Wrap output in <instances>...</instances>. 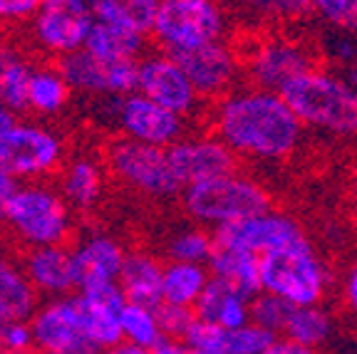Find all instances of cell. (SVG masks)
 <instances>
[{
  "instance_id": "1",
  "label": "cell",
  "mask_w": 357,
  "mask_h": 354,
  "mask_svg": "<svg viewBox=\"0 0 357 354\" xmlns=\"http://www.w3.org/2000/svg\"><path fill=\"white\" fill-rule=\"evenodd\" d=\"M208 129L238 161L283 164L301 151L305 127L283 94L245 84L231 89L208 109Z\"/></svg>"
},
{
  "instance_id": "2",
  "label": "cell",
  "mask_w": 357,
  "mask_h": 354,
  "mask_svg": "<svg viewBox=\"0 0 357 354\" xmlns=\"http://www.w3.org/2000/svg\"><path fill=\"white\" fill-rule=\"evenodd\" d=\"M305 129L337 139L357 137V89L328 67H312L280 92Z\"/></svg>"
},
{
  "instance_id": "3",
  "label": "cell",
  "mask_w": 357,
  "mask_h": 354,
  "mask_svg": "<svg viewBox=\"0 0 357 354\" xmlns=\"http://www.w3.org/2000/svg\"><path fill=\"white\" fill-rule=\"evenodd\" d=\"M75 228V210L60 194L57 183H17L6 216V231L17 248L33 250L45 245H70Z\"/></svg>"
},
{
  "instance_id": "4",
  "label": "cell",
  "mask_w": 357,
  "mask_h": 354,
  "mask_svg": "<svg viewBox=\"0 0 357 354\" xmlns=\"http://www.w3.org/2000/svg\"><path fill=\"white\" fill-rule=\"evenodd\" d=\"M263 293L278 295L293 307L323 305L335 285L328 258L310 238H301L261 255Z\"/></svg>"
},
{
  "instance_id": "5",
  "label": "cell",
  "mask_w": 357,
  "mask_h": 354,
  "mask_svg": "<svg viewBox=\"0 0 357 354\" xmlns=\"http://www.w3.org/2000/svg\"><path fill=\"white\" fill-rule=\"evenodd\" d=\"M178 201L186 218L208 231L273 208V196L263 186V181L251 174H243L241 169L229 176L186 186Z\"/></svg>"
},
{
  "instance_id": "6",
  "label": "cell",
  "mask_w": 357,
  "mask_h": 354,
  "mask_svg": "<svg viewBox=\"0 0 357 354\" xmlns=\"http://www.w3.org/2000/svg\"><path fill=\"white\" fill-rule=\"evenodd\" d=\"M102 159L107 164L109 178L142 199L164 203L181 199L184 194V186L174 174L169 149L117 137L105 146Z\"/></svg>"
},
{
  "instance_id": "7",
  "label": "cell",
  "mask_w": 357,
  "mask_h": 354,
  "mask_svg": "<svg viewBox=\"0 0 357 354\" xmlns=\"http://www.w3.org/2000/svg\"><path fill=\"white\" fill-rule=\"evenodd\" d=\"M231 17L221 0H162L149 35L167 55L229 40Z\"/></svg>"
},
{
  "instance_id": "8",
  "label": "cell",
  "mask_w": 357,
  "mask_h": 354,
  "mask_svg": "<svg viewBox=\"0 0 357 354\" xmlns=\"http://www.w3.org/2000/svg\"><path fill=\"white\" fill-rule=\"evenodd\" d=\"M67 159L65 134L43 119H17L0 141V167L17 183L50 181Z\"/></svg>"
},
{
  "instance_id": "9",
  "label": "cell",
  "mask_w": 357,
  "mask_h": 354,
  "mask_svg": "<svg viewBox=\"0 0 357 354\" xmlns=\"http://www.w3.org/2000/svg\"><path fill=\"white\" fill-rule=\"evenodd\" d=\"M241 60L251 87L278 94L296 77L318 67V55L305 40L283 33L253 38L245 52H241Z\"/></svg>"
},
{
  "instance_id": "10",
  "label": "cell",
  "mask_w": 357,
  "mask_h": 354,
  "mask_svg": "<svg viewBox=\"0 0 357 354\" xmlns=\"http://www.w3.org/2000/svg\"><path fill=\"white\" fill-rule=\"evenodd\" d=\"M95 25L89 0H45L28 22V38L33 47L57 62L73 52L84 50Z\"/></svg>"
},
{
  "instance_id": "11",
  "label": "cell",
  "mask_w": 357,
  "mask_h": 354,
  "mask_svg": "<svg viewBox=\"0 0 357 354\" xmlns=\"http://www.w3.org/2000/svg\"><path fill=\"white\" fill-rule=\"evenodd\" d=\"M102 102H105L107 111H109L107 116L117 127L119 137L134 139L142 144L162 146V149H172L181 139L189 137V119L156 105L142 92Z\"/></svg>"
},
{
  "instance_id": "12",
  "label": "cell",
  "mask_w": 357,
  "mask_h": 354,
  "mask_svg": "<svg viewBox=\"0 0 357 354\" xmlns=\"http://www.w3.org/2000/svg\"><path fill=\"white\" fill-rule=\"evenodd\" d=\"M57 65L70 87L87 97L114 100L134 94L139 87V60H102L92 52L79 50L62 57Z\"/></svg>"
},
{
  "instance_id": "13",
  "label": "cell",
  "mask_w": 357,
  "mask_h": 354,
  "mask_svg": "<svg viewBox=\"0 0 357 354\" xmlns=\"http://www.w3.org/2000/svg\"><path fill=\"white\" fill-rule=\"evenodd\" d=\"M305 228L296 216L275 208L213 231V238H216L218 245L243 250V253L258 255V258L271 253V250L283 248L288 243H296V240L305 238Z\"/></svg>"
},
{
  "instance_id": "14",
  "label": "cell",
  "mask_w": 357,
  "mask_h": 354,
  "mask_svg": "<svg viewBox=\"0 0 357 354\" xmlns=\"http://www.w3.org/2000/svg\"><path fill=\"white\" fill-rule=\"evenodd\" d=\"M137 92H142L156 105L167 107L184 119H194V114H201L204 100L191 84L189 75L172 55L162 50L149 52L139 60V87H137Z\"/></svg>"
},
{
  "instance_id": "15",
  "label": "cell",
  "mask_w": 357,
  "mask_h": 354,
  "mask_svg": "<svg viewBox=\"0 0 357 354\" xmlns=\"http://www.w3.org/2000/svg\"><path fill=\"white\" fill-rule=\"evenodd\" d=\"M172 57L184 67V72L189 75L191 84L204 102H218L221 97H226L231 89H236V82L243 72L241 52L229 40L204 45Z\"/></svg>"
},
{
  "instance_id": "16",
  "label": "cell",
  "mask_w": 357,
  "mask_h": 354,
  "mask_svg": "<svg viewBox=\"0 0 357 354\" xmlns=\"http://www.w3.org/2000/svg\"><path fill=\"white\" fill-rule=\"evenodd\" d=\"M79 315V330H82L84 347L102 354L107 349L122 344V310L127 305L119 285L107 288L79 290L75 293Z\"/></svg>"
},
{
  "instance_id": "17",
  "label": "cell",
  "mask_w": 357,
  "mask_h": 354,
  "mask_svg": "<svg viewBox=\"0 0 357 354\" xmlns=\"http://www.w3.org/2000/svg\"><path fill=\"white\" fill-rule=\"evenodd\" d=\"M169 159L184 188L238 171V156L213 134H189L169 149Z\"/></svg>"
},
{
  "instance_id": "18",
  "label": "cell",
  "mask_w": 357,
  "mask_h": 354,
  "mask_svg": "<svg viewBox=\"0 0 357 354\" xmlns=\"http://www.w3.org/2000/svg\"><path fill=\"white\" fill-rule=\"evenodd\" d=\"M129 250L112 233L92 228L82 233L73 243L75 270H77V293L79 290L107 288L119 285Z\"/></svg>"
},
{
  "instance_id": "19",
  "label": "cell",
  "mask_w": 357,
  "mask_h": 354,
  "mask_svg": "<svg viewBox=\"0 0 357 354\" xmlns=\"http://www.w3.org/2000/svg\"><path fill=\"white\" fill-rule=\"evenodd\" d=\"M35 349L45 352H73V349H87L79 330V315L75 295L67 298L43 300L35 315L30 317Z\"/></svg>"
},
{
  "instance_id": "20",
  "label": "cell",
  "mask_w": 357,
  "mask_h": 354,
  "mask_svg": "<svg viewBox=\"0 0 357 354\" xmlns=\"http://www.w3.org/2000/svg\"><path fill=\"white\" fill-rule=\"evenodd\" d=\"M22 268H25L40 298L52 300L77 293V270H75L73 243L22 250Z\"/></svg>"
},
{
  "instance_id": "21",
  "label": "cell",
  "mask_w": 357,
  "mask_h": 354,
  "mask_svg": "<svg viewBox=\"0 0 357 354\" xmlns=\"http://www.w3.org/2000/svg\"><path fill=\"white\" fill-rule=\"evenodd\" d=\"M109 171L102 156L73 154L57 174V188L75 213H95L107 196Z\"/></svg>"
},
{
  "instance_id": "22",
  "label": "cell",
  "mask_w": 357,
  "mask_h": 354,
  "mask_svg": "<svg viewBox=\"0 0 357 354\" xmlns=\"http://www.w3.org/2000/svg\"><path fill=\"white\" fill-rule=\"evenodd\" d=\"M40 307V295L22 268V253L0 243V317L28 322Z\"/></svg>"
},
{
  "instance_id": "23",
  "label": "cell",
  "mask_w": 357,
  "mask_h": 354,
  "mask_svg": "<svg viewBox=\"0 0 357 354\" xmlns=\"http://www.w3.org/2000/svg\"><path fill=\"white\" fill-rule=\"evenodd\" d=\"M164 266L159 255L146 248H132L124 261V270L119 277L127 302L146 305V307H159L162 305V280Z\"/></svg>"
},
{
  "instance_id": "24",
  "label": "cell",
  "mask_w": 357,
  "mask_h": 354,
  "mask_svg": "<svg viewBox=\"0 0 357 354\" xmlns=\"http://www.w3.org/2000/svg\"><path fill=\"white\" fill-rule=\"evenodd\" d=\"M194 312L199 320L213 322V325L223 327L226 332H231V330H238L251 322V300L226 282L211 277L208 288L196 302Z\"/></svg>"
},
{
  "instance_id": "25",
  "label": "cell",
  "mask_w": 357,
  "mask_h": 354,
  "mask_svg": "<svg viewBox=\"0 0 357 354\" xmlns=\"http://www.w3.org/2000/svg\"><path fill=\"white\" fill-rule=\"evenodd\" d=\"M206 268H208V272H211V277L231 285V288L238 290V293L245 295L248 300L258 298V295L263 293L261 258H258V255L226 248V245L216 243L211 261L206 263Z\"/></svg>"
},
{
  "instance_id": "26",
  "label": "cell",
  "mask_w": 357,
  "mask_h": 354,
  "mask_svg": "<svg viewBox=\"0 0 357 354\" xmlns=\"http://www.w3.org/2000/svg\"><path fill=\"white\" fill-rule=\"evenodd\" d=\"M75 89L70 87L62 75L60 65L55 62H38L28 89V111L38 114L40 119H52L62 114L73 100Z\"/></svg>"
},
{
  "instance_id": "27",
  "label": "cell",
  "mask_w": 357,
  "mask_h": 354,
  "mask_svg": "<svg viewBox=\"0 0 357 354\" xmlns=\"http://www.w3.org/2000/svg\"><path fill=\"white\" fill-rule=\"evenodd\" d=\"M335 334H337V317L323 302V305H307V307H293L283 337L323 352L335 339Z\"/></svg>"
},
{
  "instance_id": "28",
  "label": "cell",
  "mask_w": 357,
  "mask_h": 354,
  "mask_svg": "<svg viewBox=\"0 0 357 354\" xmlns=\"http://www.w3.org/2000/svg\"><path fill=\"white\" fill-rule=\"evenodd\" d=\"M146 35L139 28H119L95 22L84 50L102 60H142L146 50Z\"/></svg>"
},
{
  "instance_id": "29",
  "label": "cell",
  "mask_w": 357,
  "mask_h": 354,
  "mask_svg": "<svg viewBox=\"0 0 357 354\" xmlns=\"http://www.w3.org/2000/svg\"><path fill=\"white\" fill-rule=\"evenodd\" d=\"M211 282V272L206 266L196 263H174L164 266L162 280V302L176 305V307H191L194 310L199 298Z\"/></svg>"
},
{
  "instance_id": "30",
  "label": "cell",
  "mask_w": 357,
  "mask_h": 354,
  "mask_svg": "<svg viewBox=\"0 0 357 354\" xmlns=\"http://www.w3.org/2000/svg\"><path fill=\"white\" fill-rule=\"evenodd\" d=\"M35 65L38 62H33L25 52L15 47H8V55L0 62V100L15 114L28 111V89Z\"/></svg>"
},
{
  "instance_id": "31",
  "label": "cell",
  "mask_w": 357,
  "mask_h": 354,
  "mask_svg": "<svg viewBox=\"0 0 357 354\" xmlns=\"http://www.w3.org/2000/svg\"><path fill=\"white\" fill-rule=\"evenodd\" d=\"M213 248H216V238L213 231L204 226H184L169 233L167 243H164V253L169 261L174 263H196V266H206L211 261Z\"/></svg>"
},
{
  "instance_id": "32",
  "label": "cell",
  "mask_w": 357,
  "mask_h": 354,
  "mask_svg": "<svg viewBox=\"0 0 357 354\" xmlns=\"http://www.w3.org/2000/svg\"><path fill=\"white\" fill-rule=\"evenodd\" d=\"M122 339L134 347L149 349L154 352L159 344L164 342L162 325H159V315L156 307H146V305L127 302L122 310Z\"/></svg>"
},
{
  "instance_id": "33",
  "label": "cell",
  "mask_w": 357,
  "mask_h": 354,
  "mask_svg": "<svg viewBox=\"0 0 357 354\" xmlns=\"http://www.w3.org/2000/svg\"><path fill=\"white\" fill-rule=\"evenodd\" d=\"M290 312H293V305L285 302L278 295L261 293L258 298L251 300V322H256V325H261L263 330H268V332L273 334L285 332Z\"/></svg>"
},
{
  "instance_id": "34",
  "label": "cell",
  "mask_w": 357,
  "mask_h": 354,
  "mask_svg": "<svg viewBox=\"0 0 357 354\" xmlns=\"http://www.w3.org/2000/svg\"><path fill=\"white\" fill-rule=\"evenodd\" d=\"M275 337H280V334L268 332V330H263L256 322H248V325L238 327V330H231L226 334L223 354H263L275 342Z\"/></svg>"
},
{
  "instance_id": "35",
  "label": "cell",
  "mask_w": 357,
  "mask_h": 354,
  "mask_svg": "<svg viewBox=\"0 0 357 354\" xmlns=\"http://www.w3.org/2000/svg\"><path fill=\"white\" fill-rule=\"evenodd\" d=\"M315 15L330 30H340L357 38V0H312Z\"/></svg>"
},
{
  "instance_id": "36",
  "label": "cell",
  "mask_w": 357,
  "mask_h": 354,
  "mask_svg": "<svg viewBox=\"0 0 357 354\" xmlns=\"http://www.w3.org/2000/svg\"><path fill=\"white\" fill-rule=\"evenodd\" d=\"M156 315H159V325H162V332L167 339H181L186 337V332L191 330V325L196 322V312L191 307H176V305L162 302L156 307Z\"/></svg>"
},
{
  "instance_id": "37",
  "label": "cell",
  "mask_w": 357,
  "mask_h": 354,
  "mask_svg": "<svg viewBox=\"0 0 357 354\" xmlns=\"http://www.w3.org/2000/svg\"><path fill=\"white\" fill-rule=\"evenodd\" d=\"M226 330L213 322H206V320H199L191 325V330L186 332V337L181 342H186L189 347L199 349V352H223L226 347Z\"/></svg>"
},
{
  "instance_id": "38",
  "label": "cell",
  "mask_w": 357,
  "mask_h": 354,
  "mask_svg": "<svg viewBox=\"0 0 357 354\" xmlns=\"http://www.w3.org/2000/svg\"><path fill=\"white\" fill-rule=\"evenodd\" d=\"M323 55L328 57L330 65L347 70V67H352L357 60V38L350 33L333 30L323 43Z\"/></svg>"
},
{
  "instance_id": "39",
  "label": "cell",
  "mask_w": 357,
  "mask_h": 354,
  "mask_svg": "<svg viewBox=\"0 0 357 354\" xmlns=\"http://www.w3.org/2000/svg\"><path fill=\"white\" fill-rule=\"evenodd\" d=\"M45 0H0V28L28 25Z\"/></svg>"
},
{
  "instance_id": "40",
  "label": "cell",
  "mask_w": 357,
  "mask_h": 354,
  "mask_svg": "<svg viewBox=\"0 0 357 354\" xmlns=\"http://www.w3.org/2000/svg\"><path fill=\"white\" fill-rule=\"evenodd\" d=\"M337 298H340V307L347 312V317L357 320V255L342 268L340 277H337Z\"/></svg>"
},
{
  "instance_id": "41",
  "label": "cell",
  "mask_w": 357,
  "mask_h": 354,
  "mask_svg": "<svg viewBox=\"0 0 357 354\" xmlns=\"http://www.w3.org/2000/svg\"><path fill=\"white\" fill-rule=\"evenodd\" d=\"M229 3L238 10V15L253 22L275 20V0H229Z\"/></svg>"
},
{
  "instance_id": "42",
  "label": "cell",
  "mask_w": 357,
  "mask_h": 354,
  "mask_svg": "<svg viewBox=\"0 0 357 354\" xmlns=\"http://www.w3.org/2000/svg\"><path fill=\"white\" fill-rule=\"evenodd\" d=\"M315 15L312 0H275V20L303 22Z\"/></svg>"
},
{
  "instance_id": "43",
  "label": "cell",
  "mask_w": 357,
  "mask_h": 354,
  "mask_svg": "<svg viewBox=\"0 0 357 354\" xmlns=\"http://www.w3.org/2000/svg\"><path fill=\"white\" fill-rule=\"evenodd\" d=\"M132 13V17L139 22V28H144L146 33L151 30L154 25V17L159 13V6H162V0H124Z\"/></svg>"
},
{
  "instance_id": "44",
  "label": "cell",
  "mask_w": 357,
  "mask_h": 354,
  "mask_svg": "<svg viewBox=\"0 0 357 354\" xmlns=\"http://www.w3.org/2000/svg\"><path fill=\"white\" fill-rule=\"evenodd\" d=\"M17 181L0 167V231H6V216H8V203H10L13 194H15Z\"/></svg>"
},
{
  "instance_id": "45",
  "label": "cell",
  "mask_w": 357,
  "mask_h": 354,
  "mask_svg": "<svg viewBox=\"0 0 357 354\" xmlns=\"http://www.w3.org/2000/svg\"><path fill=\"white\" fill-rule=\"evenodd\" d=\"M263 354H323V352L305 347V344H298V342H293V339L280 334V337H275V342L271 344Z\"/></svg>"
},
{
  "instance_id": "46",
  "label": "cell",
  "mask_w": 357,
  "mask_h": 354,
  "mask_svg": "<svg viewBox=\"0 0 357 354\" xmlns=\"http://www.w3.org/2000/svg\"><path fill=\"white\" fill-rule=\"evenodd\" d=\"M154 354H223V352H199V349L189 347L186 342H178V339H164L154 349Z\"/></svg>"
},
{
  "instance_id": "47",
  "label": "cell",
  "mask_w": 357,
  "mask_h": 354,
  "mask_svg": "<svg viewBox=\"0 0 357 354\" xmlns=\"http://www.w3.org/2000/svg\"><path fill=\"white\" fill-rule=\"evenodd\" d=\"M347 216H350V226L357 236V169L352 171L350 183H347Z\"/></svg>"
},
{
  "instance_id": "48",
  "label": "cell",
  "mask_w": 357,
  "mask_h": 354,
  "mask_svg": "<svg viewBox=\"0 0 357 354\" xmlns=\"http://www.w3.org/2000/svg\"><path fill=\"white\" fill-rule=\"evenodd\" d=\"M15 124H17V114L6 105V102L0 100V141L8 137V132H10Z\"/></svg>"
},
{
  "instance_id": "49",
  "label": "cell",
  "mask_w": 357,
  "mask_h": 354,
  "mask_svg": "<svg viewBox=\"0 0 357 354\" xmlns=\"http://www.w3.org/2000/svg\"><path fill=\"white\" fill-rule=\"evenodd\" d=\"M102 354H154V352H149V349H142V347H134V344L122 342V344H117V347L107 349V352H102Z\"/></svg>"
},
{
  "instance_id": "50",
  "label": "cell",
  "mask_w": 357,
  "mask_h": 354,
  "mask_svg": "<svg viewBox=\"0 0 357 354\" xmlns=\"http://www.w3.org/2000/svg\"><path fill=\"white\" fill-rule=\"evenodd\" d=\"M342 77H345L347 82H350L352 87L357 89V65H352V67H347V70H342Z\"/></svg>"
},
{
  "instance_id": "51",
  "label": "cell",
  "mask_w": 357,
  "mask_h": 354,
  "mask_svg": "<svg viewBox=\"0 0 357 354\" xmlns=\"http://www.w3.org/2000/svg\"><path fill=\"white\" fill-rule=\"evenodd\" d=\"M30 354H97V352H92V349H73V352H45V349H35Z\"/></svg>"
},
{
  "instance_id": "52",
  "label": "cell",
  "mask_w": 357,
  "mask_h": 354,
  "mask_svg": "<svg viewBox=\"0 0 357 354\" xmlns=\"http://www.w3.org/2000/svg\"><path fill=\"white\" fill-rule=\"evenodd\" d=\"M8 47H10V45H8L6 40H3V35H0V62H3V57L8 55Z\"/></svg>"
},
{
  "instance_id": "53",
  "label": "cell",
  "mask_w": 357,
  "mask_h": 354,
  "mask_svg": "<svg viewBox=\"0 0 357 354\" xmlns=\"http://www.w3.org/2000/svg\"><path fill=\"white\" fill-rule=\"evenodd\" d=\"M355 65H357V60H355Z\"/></svg>"
}]
</instances>
